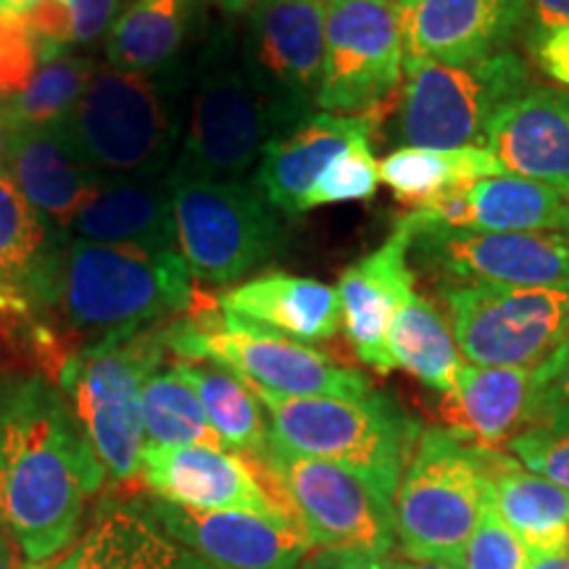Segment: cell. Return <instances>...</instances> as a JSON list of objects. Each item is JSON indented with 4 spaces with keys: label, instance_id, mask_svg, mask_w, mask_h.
Wrapping results in <instances>:
<instances>
[{
    "label": "cell",
    "instance_id": "cell-45",
    "mask_svg": "<svg viewBox=\"0 0 569 569\" xmlns=\"http://www.w3.org/2000/svg\"><path fill=\"white\" fill-rule=\"evenodd\" d=\"M11 132H13V117H11L9 101H6L0 103V177H9Z\"/></svg>",
    "mask_w": 569,
    "mask_h": 569
},
{
    "label": "cell",
    "instance_id": "cell-28",
    "mask_svg": "<svg viewBox=\"0 0 569 569\" xmlns=\"http://www.w3.org/2000/svg\"><path fill=\"white\" fill-rule=\"evenodd\" d=\"M490 501L528 553L569 549V490L525 469L501 448H482Z\"/></svg>",
    "mask_w": 569,
    "mask_h": 569
},
{
    "label": "cell",
    "instance_id": "cell-10",
    "mask_svg": "<svg viewBox=\"0 0 569 569\" xmlns=\"http://www.w3.org/2000/svg\"><path fill=\"white\" fill-rule=\"evenodd\" d=\"M469 365L538 369L569 340V284L493 288L438 282Z\"/></svg>",
    "mask_w": 569,
    "mask_h": 569
},
{
    "label": "cell",
    "instance_id": "cell-13",
    "mask_svg": "<svg viewBox=\"0 0 569 569\" xmlns=\"http://www.w3.org/2000/svg\"><path fill=\"white\" fill-rule=\"evenodd\" d=\"M407 11L393 0H327L317 109L365 113L401 84Z\"/></svg>",
    "mask_w": 569,
    "mask_h": 569
},
{
    "label": "cell",
    "instance_id": "cell-21",
    "mask_svg": "<svg viewBox=\"0 0 569 569\" xmlns=\"http://www.w3.org/2000/svg\"><path fill=\"white\" fill-rule=\"evenodd\" d=\"M486 142L507 174L569 190V90L530 84L496 113Z\"/></svg>",
    "mask_w": 569,
    "mask_h": 569
},
{
    "label": "cell",
    "instance_id": "cell-12",
    "mask_svg": "<svg viewBox=\"0 0 569 569\" xmlns=\"http://www.w3.org/2000/svg\"><path fill=\"white\" fill-rule=\"evenodd\" d=\"M259 459L280 488L298 528L319 549H353L388 557L396 546L393 503L365 480L322 459L298 457L269 443Z\"/></svg>",
    "mask_w": 569,
    "mask_h": 569
},
{
    "label": "cell",
    "instance_id": "cell-24",
    "mask_svg": "<svg viewBox=\"0 0 569 569\" xmlns=\"http://www.w3.org/2000/svg\"><path fill=\"white\" fill-rule=\"evenodd\" d=\"M69 238L90 243L140 246L177 251L172 180L156 177H103L69 222Z\"/></svg>",
    "mask_w": 569,
    "mask_h": 569
},
{
    "label": "cell",
    "instance_id": "cell-19",
    "mask_svg": "<svg viewBox=\"0 0 569 569\" xmlns=\"http://www.w3.org/2000/svg\"><path fill=\"white\" fill-rule=\"evenodd\" d=\"M67 240L69 232L46 222L11 177H0V315H46Z\"/></svg>",
    "mask_w": 569,
    "mask_h": 569
},
{
    "label": "cell",
    "instance_id": "cell-22",
    "mask_svg": "<svg viewBox=\"0 0 569 569\" xmlns=\"http://www.w3.org/2000/svg\"><path fill=\"white\" fill-rule=\"evenodd\" d=\"M51 569H219L169 536L138 498H106Z\"/></svg>",
    "mask_w": 569,
    "mask_h": 569
},
{
    "label": "cell",
    "instance_id": "cell-2",
    "mask_svg": "<svg viewBox=\"0 0 569 569\" xmlns=\"http://www.w3.org/2000/svg\"><path fill=\"white\" fill-rule=\"evenodd\" d=\"M193 298L180 251L69 238L48 311L88 348L190 315Z\"/></svg>",
    "mask_w": 569,
    "mask_h": 569
},
{
    "label": "cell",
    "instance_id": "cell-34",
    "mask_svg": "<svg viewBox=\"0 0 569 569\" xmlns=\"http://www.w3.org/2000/svg\"><path fill=\"white\" fill-rule=\"evenodd\" d=\"M98 69L101 63L88 56H71L61 46L42 42L40 67L34 69L30 84L9 101L13 122L40 127L61 124L80 103Z\"/></svg>",
    "mask_w": 569,
    "mask_h": 569
},
{
    "label": "cell",
    "instance_id": "cell-3",
    "mask_svg": "<svg viewBox=\"0 0 569 569\" xmlns=\"http://www.w3.org/2000/svg\"><path fill=\"white\" fill-rule=\"evenodd\" d=\"M267 411L272 443L298 457L322 459L365 480L393 503L422 427L390 396L288 398L253 390Z\"/></svg>",
    "mask_w": 569,
    "mask_h": 569
},
{
    "label": "cell",
    "instance_id": "cell-48",
    "mask_svg": "<svg viewBox=\"0 0 569 569\" xmlns=\"http://www.w3.org/2000/svg\"><path fill=\"white\" fill-rule=\"evenodd\" d=\"M217 6L230 17H240V13H251L259 0H217Z\"/></svg>",
    "mask_w": 569,
    "mask_h": 569
},
{
    "label": "cell",
    "instance_id": "cell-14",
    "mask_svg": "<svg viewBox=\"0 0 569 569\" xmlns=\"http://www.w3.org/2000/svg\"><path fill=\"white\" fill-rule=\"evenodd\" d=\"M325 17L327 0H259L248 19L240 63L280 132L317 109L325 69Z\"/></svg>",
    "mask_w": 569,
    "mask_h": 569
},
{
    "label": "cell",
    "instance_id": "cell-5",
    "mask_svg": "<svg viewBox=\"0 0 569 569\" xmlns=\"http://www.w3.org/2000/svg\"><path fill=\"white\" fill-rule=\"evenodd\" d=\"M169 353V322L69 353L59 388L113 482L140 480L142 390Z\"/></svg>",
    "mask_w": 569,
    "mask_h": 569
},
{
    "label": "cell",
    "instance_id": "cell-36",
    "mask_svg": "<svg viewBox=\"0 0 569 569\" xmlns=\"http://www.w3.org/2000/svg\"><path fill=\"white\" fill-rule=\"evenodd\" d=\"M380 188V163H377L369 138L353 140L338 159L327 163L319 174L309 198H306V211L319 209L330 203L348 201H369Z\"/></svg>",
    "mask_w": 569,
    "mask_h": 569
},
{
    "label": "cell",
    "instance_id": "cell-44",
    "mask_svg": "<svg viewBox=\"0 0 569 569\" xmlns=\"http://www.w3.org/2000/svg\"><path fill=\"white\" fill-rule=\"evenodd\" d=\"M528 17L536 27H569V0H528Z\"/></svg>",
    "mask_w": 569,
    "mask_h": 569
},
{
    "label": "cell",
    "instance_id": "cell-29",
    "mask_svg": "<svg viewBox=\"0 0 569 569\" xmlns=\"http://www.w3.org/2000/svg\"><path fill=\"white\" fill-rule=\"evenodd\" d=\"M203 0H132L106 34V67L163 71L180 59Z\"/></svg>",
    "mask_w": 569,
    "mask_h": 569
},
{
    "label": "cell",
    "instance_id": "cell-53",
    "mask_svg": "<svg viewBox=\"0 0 569 569\" xmlns=\"http://www.w3.org/2000/svg\"><path fill=\"white\" fill-rule=\"evenodd\" d=\"M0 9H3V0H0Z\"/></svg>",
    "mask_w": 569,
    "mask_h": 569
},
{
    "label": "cell",
    "instance_id": "cell-49",
    "mask_svg": "<svg viewBox=\"0 0 569 569\" xmlns=\"http://www.w3.org/2000/svg\"><path fill=\"white\" fill-rule=\"evenodd\" d=\"M398 569H461L457 565H446V561H396Z\"/></svg>",
    "mask_w": 569,
    "mask_h": 569
},
{
    "label": "cell",
    "instance_id": "cell-31",
    "mask_svg": "<svg viewBox=\"0 0 569 569\" xmlns=\"http://www.w3.org/2000/svg\"><path fill=\"white\" fill-rule=\"evenodd\" d=\"M507 174L488 148H396L380 161V182L398 201L422 209L440 196L488 177Z\"/></svg>",
    "mask_w": 569,
    "mask_h": 569
},
{
    "label": "cell",
    "instance_id": "cell-52",
    "mask_svg": "<svg viewBox=\"0 0 569 569\" xmlns=\"http://www.w3.org/2000/svg\"><path fill=\"white\" fill-rule=\"evenodd\" d=\"M565 234H567V238H569V224H567V230H565Z\"/></svg>",
    "mask_w": 569,
    "mask_h": 569
},
{
    "label": "cell",
    "instance_id": "cell-18",
    "mask_svg": "<svg viewBox=\"0 0 569 569\" xmlns=\"http://www.w3.org/2000/svg\"><path fill=\"white\" fill-rule=\"evenodd\" d=\"M411 243L415 230L401 217L386 243L353 261L338 280L340 325L356 356L380 375L396 369L388 353L390 317L415 293V272L409 267Z\"/></svg>",
    "mask_w": 569,
    "mask_h": 569
},
{
    "label": "cell",
    "instance_id": "cell-1",
    "mask_svg": "<svg viewBox=\"0 0 569 569\" xmlns=\"http://www.w3.org/2000/svg\"><path fill=\"white\" fill-rule=\"evenodd\" d=\"M106 478L61 388L46 377L11 380L0 415V528L27 569L71 549Z\"/></svg>",
    "mask_w": 569,
    "mask_h": 569
},
{
    "label": "cell",
    "instance_id": "cell-9",
    "mask_svg": "<svg viewBox=\"0 0 569 569\" xmlns=\"http://www.w3.org/2000/svg\"><path fill=\"white\" fill-rule=\"evenodd\" d=\"M528 88V63L511 48L467 63L407 59L396 140L401 148L475 146L496 113Z\"/></svg>",
    "mask_w": 569,
    "mask_h": 569
},
{
    "label": "cell",
    "instance_id": "cell-16",
    "mask_svg": "<svg viewBox=\"0 0 569 569\" xmlns=\"http://www.w3.org/2000/svg\"><path fill=\"white\" fill-rule=\"evenodd\" d=\"M140 480L177 507L293 517L264 465L227 448L146 446Z\"/></svg>",
    "mask_w": 569,
    "mask_h": 569
},
{
    "label": "cell",
    "instance_id": "cell-20",
    "mask_svg": "<svg viewBox=\"0 0 569 569\" xmlns=\"http://www.w3.org/2000/svg\"><path fill=\"white\" fill-rule=\"evenodd\" d=\"M528 0H417L407 11V59L467 63L507 51Z\"/></svg>",
    "mask_w": 569,
    "mask_h": 569
},
{
    "label": "cell",
    "instance_id": "cell-38",
    "mask_svg": "<svg viewBox=\"0 0 569 569\" xmlns=\"http://www.w3.org/2000/svg\"><path fill=\"white\" fill-rule=\"evenodd\" d=\"M509 453L525 469L569 490V425H532L509 440Z\"/></svg>",
    "mask_w": 569,
    "mask_h": 569
},
{
    "label": "cell",
    "instance_id": "cell-47",
    "mask_svg": "<svg viewBox=\"0 0 569 569\" xmlns=\"http://www.w3.org/2000/svg\"><path fill=\"white\" fill-rule=\"evenodd\" d=\"M17 546H13V540L6 536V530L0 528V569H19L17 565Z\"/></svg>",
    "mask_w": 569,
    "mask_h": 569
},
{
    "label": "cell",
    "instance_id": "cell-17",
    "mask_svg": "<svg viewBox=\"0 0 569 569\" xmlns=\"http://www.w3.org/2000/svg\"><path fill=\"white\" fill-rule=\"evenodd\" d=\"M140 501L169 536L219 569H298L311 553L293 517L201 511L159 496H140Z\"/></svg>",
    "mask_w": 569,
    "mask_h": 569
},
{
    "label": "cell",
    "instance_id": "cell-4",
    "mask_svg": "<svg viewBox=\"0 0 569 569\" xmlns=\"http://www.w3.org/2000/svg\"><path fill=\"white\" fill-rule=\"evenodd\" d=\"M167 71V69H163ZM101 67L59 124L98 177H156L172 169L182 142L177 74Z\"/></svg>",
    "mask_w": 569,
    "mask_h": 569
},
{
    "label": "cell",
    "instance_id": "cell-46",
    "mask_svg": "<svg viewBox=\"0 0 569 569\" xmlns=\"http://www.w3.org/2000/svg\"><path fill=\"white\" fill-rule=\"evenodd\" d=\"M528 569H569V549L551 553H530Z\"/></svg>",
    "mask_w": 569,
    "mask_h": 569
},
{
    "label": "cell",
    "instance_id": "cell-23",
    "mask_svg": "<svg viewBox=\"0 0 569 569\" xmlns=\"http://www.w3.org/2000/svg\"><path fill=\"white\" fill-rule=\"evenodd\" d=\"M369 132L372 124L361 113L315 111L267 142L256 167V188L282 217H301L327 163Z\"/></svg>",
    "mask_w": 569,
    "mask_h": 569
},
{
    "label": "cell",
    "instance_id": "cell-39",
    "mask_svg": "<svg viewBox=\"0 0 569 569\" xmlns=\"http://www.w3.org/2000/svg\"><path fill=\"white\" fill-rule=\"evenodd\" d=\"M528 565L530 553L498 517L493 501H488L461 557V569H528Z\"/></svg>",
    "mask_w": 569,
    "mask_h": 569
},
{
    "label": "cell",
    "instance_id": "cell-11",
    "mask_svg": "<svg viewBox=\"0 0 569 569\" xmlns=\"http://www.w3.org/2000/svg\"><path fill=\"white\" fill-rule=\"evenodd\" d=\"M280 132L264 98L253 90L243 63L213 51L196 74L188 124L172 172L209 177V180H243L261 151Z\"/></svg>",
    "mask_w": 569,
    "mask_h": 569
},
{
    "label": "cell",
    "instance_id": "cell-26",
    "mask_svg": "<svg viewBox=\"0 0 569 569\" xmlns=\"http://www.w3.org/2000/svg\"><path fill=\"white\" fill-rule=\"evenodd\" d=\"M217 306L306 346L330 340L340 327L338 290L311 277L284 272L251 277L227 288Z\"/></svg>",
    "mask_w": 569,
    "mask_h": 569
},
{
    "label": "cell",
    "instance_id": "cell-37",
    "mask_svg": "<svg viewBox=\"0 0 569 569\" xmlns=\"http://www.w3.org/2000/svg\"><path fill=\"white\" fill-rule=\"evenodd\" d=\"M42 42L11 9H0V103L19 96L40 67Z\"/></svg>",
    "mask_w": 569,
    "mask_h": 569
},
{
    "label": "cell",
    "instance_id": "cell-27",
    "mask_svg": "<svg viewBox=\"0 0 569 569\" xmlns=\"http://www.w3.org/2000/svg\"><path fill=\"white\" fill-rule=\"evenodd\" d=\"M446 417L459 438L501 448L532 425V369L465 365L446 393Z\"/></svg>",
    "mask_w": 569,
    "mask_h": 569
},
{
    "label": "cell",
    "instance_id": "cell-50",
    "mask_svg": "<svg viewBox=\"0 0 569 569\" xmlns=\"http://www.w3.org/2000/svg\"><path fill=\"white\" fill-rule=\"evenodd\" d=\"M9 382L6 377H0V415H3V403H6V390H9Z\"/></svg>",
    "mask_w": 569,
    "mask_h": 569
},
{
    "label": "cell",
    "instance_id": "cell-8",
    "mask_svg": "<svg viewBox=\"0 0 569 569\" xmlns=\"http://www.w3.org/2000/svg\"><path fill=\"white\" fill-rule=\"evenodd\" d=\"M177 251L193 280L238 284L284 246L280 211L243 180H209L169 169Z\"/></svg>",
    "mask_w": 569,
    "mask_h": 569
},
{
    "label": "cell",
    "instance_id": "cell-32",
    "mask_svg": "<svg viewBox=\"0 0 569 569\" xmlns=\"http://www.w3.org/2000/svg\"><path fill=\"white\" fill-rule=\"evenodd\" d=\"M174 372L196 390L203 415L209 419L227 451L243 457H261L272 443V432L264 417V407L240 377L217 365L198 361H174Z\"/></svg>",
    "mask_w": 569,
    "mask_h": 569
},
{
    "label": "cell",
    "instance_id": "cell-6",
    "mask_svg": "<svg viewBox=\"0 0 569 569\" xmlns=\"http://www.w3.org/2000/svg\"><path fill=\"white\" fill-rule=\"evenodd\" d=\"M169 353L209 361L251 390L288 398H361L372 386L361 372L338 365L315 346L298 343L217 309H193L169 322Z\"/></svg>",
    "mask_w": 569,
    "mask_h": 569
},
{
    "label": "cell",
    "instance_id": "cell-41",
    "mask_svg": "<svg viewBox=\"0 0 569 569\" xmlns=\"http://www.w3.org/2000/svg\"><path fill=\"white\" fill-rule=\"evenodd\" d=\"M127 0H61L71 19V42H96L122 17Z\"/></svg>",
    "mask_w": 569,
    "mask_h": 569
},
{
    "label": "cell",
    "instance_id": "cell-25",
    "mask_svg": "<svg viewBox=\"0 0 569 569\" xmlns=\"http://www.w3.org/2000/svg\"><path fill=\"white\" fill-rule=\"evenodd\" d=\"M9 177L32 209L63 232L103 180L84 167L59 124L21 122H13Z\"/></svg>",
    "mask_w": 569,
    "mask_h": 569
},
{
    "label": "cell",
    "instance_id": "cell-30",
    "mask_svg": "<svg viewBox=\"0 0 569 569\" xmlns=\"http://www.w3.org/2000/svg\"><path fill=\"white\" fill-rule=\"evenodd\" d=\"M467 227L490 232H561L569 224V190L498 174L467 184Z\"/></svg>",
    "mask_w": 569,
    "mask_h": 569
},
{
    "label": "cell",
    "instance_id": "cell-7",
    "mask_svg": "<svg viewBox=\"0 0 569 569\" xmlns=\"http://www.w3.org/2000/svg\"><path fill=\"white\" fill-rule=\"evenodd\" d=\"M490 501L482 448L448 427H427L393 498L396 538L411 561L461 557Z\"/></svg>",
    "mask_w": 569,
    "mask_h": 569
},
{
    "label": "cell",
    "instance_id": "cell-35",
    "mask_svg": "<svg viewBox=\"0 0 569 569\" xmlns=\"http://www.w3.org/2000/svg\"><path fill=\"white\" fill-rule=\"evenodd\" d=\"M142 432H146V446L224 448L206 419L196 390L174 372V367H161L146 382Z\"/></svg>",
    "mask_w": 569,
    "mask_h": 569
},
{
    "label": "cell",
    "instance_id": "cell-42",
    "mask_svg": "<svg viewBox=\"0 0 569 569\" xmlns=\"http://www.w3.org/2000/svg\"><path fill=\"white\" fill-rule=\"evenodd\" d=\"M530 51L538 69L569 90V27H532Z\"/></svg>",
    "mask_w": 569,
    "mask_h": 569
},
{
    "label": "cell",
    "instance_id": "cell-33",
    "mask_svg": "<svg viewBox=\"0 0 569 569\" xmlns=\"http://www.w3.org/2000/svg\"><path fill=\"white\" fill-rule=\"evenodd\" d=\"M388 353L393 367L407 369L411 377L443 396L451 393L465 367L451 327L436 306L417 293H411L390 317Z\"/></svg>",
    "mask_w": 569,
    "mask_h": 569
},
{
    "label": "cell",
    "instance_id": "cell-15",
    "mask_svg": "<svg viewBox=\"0 0 569 569\" xmlns=\"http://www.w3.org/2000/svg\"><path fill=\"white\" fill-rule=\"evenodd\" d=\"M411 256L438 282L493 288L569 284V238L561 232H490L425 227Z\"/></svg>",
    "mask_w": 569,
    "mask_h": 569
},
{
    "label": "cell",
    "instance_id": "cell-40",
    "mask_svg": "<svg viewBox=\"0 0 569 569\" xmlns=\"http://www.w3.org/2000/svg\"><path fill=\"white\" fill-rule=\"evenodd\" d=\"M532 425H569V340L532 369Z\"/></svg>",
    "mask_w": 569,
    "mask_h": 569
},
{
    "label": "cell",
    "instance_id": "cell-51",
    "mask_svg": "<svg viewBox=\"0 0 569 569\" xmlns=\"http://www.w3.org/2000/svg\"><path fill=\"white\" fill-rule=\"evenodd\" d=\"M393 3H398V6H401V9H403V11H409V9H411V6H415V3H417V0H393Z\"/></svg>",
    "mask_w": 569,
    "mask_h": 569
},
{
    "label": "cell",
    "instance_id": "cell-43",
    "mask_svg": "<svg viewBox=\"0 0 569 569\" xmlns=\"http://www.w3.org/2000/svg\"><path fill=\"white\" fill-rule=\"evenodd\" d=\"M298 569H398L396 561L382 553L353 549H319L309 553Z\"/></svg>",
    "mask_w": 569,
    "mask_h": 569
}]
</instances>
